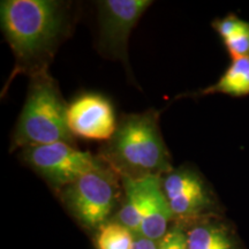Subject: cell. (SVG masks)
Returning <instances> with one entry per match:
<instances>
[{
	"instance_id": "cell-16",
	"label": "cell",
	"mask_w": 249,
	"mask_h": 249,
	"mask_svg": "<svg viewBox=\"0 0 249 249\" xmlns=\"http://www.w3.org/2000/svg\"><path fill=\"white\" fill-rule=\"evenodd\" d=\"M132 249H157V241L150 240L143 235H135Z\"/></svg>"
},
{
	"instance_id": "cell-7",
	"label": "cell",
	"mask_w": 249,
	"mask_h": 249,
	"mask_svg": "<svg viewBox=\"0 0 249 249\" xmlns=\"http://www.w3.org/2000/svg\"><path fill=\"white\" fill-rule=\"evenodd\" d=\"M68 129L73 136L92 141H110L118 128L111 102L97 93L80 96L68 105Z\"/></svg>"
},
{
	"instance_id": "cell-9",
	"label": "cell",
	"mask_w": 249,
	"mask_h": 249,
	"mask_svg": "<svg viewBox=\"0 0 249 249\" xmlns=\"http://www.w3.org/2000/svg\"><path fill=\"white\" fill-rule=\"evenodd\" d=\"M143 219L139 235L160 241L167 232L170 220L174 217L163 191V176H147Z\"/></svg>"
},
{
	"instance_id": "cell-1",
	"label": "cell",
	"mask_w": 249,
	"mask_h": 249,
	"mask_svg": "<svg viewBox=\"0 0 249 249\" xmlns=\"http://www.w3.org/2000/svg\"><path fill=\"white\" fill-rule=\"evenodd\" d=\"M0 22L15 58L7 85L18 74L29 77L49 71L62 39L70 33V5L57 0H5Z\"/></svg>"
},
{
	"instance_id": "cell-5",
	"label": "cell",
	"mask_w": 249,
	"mask_h": 249,
	"mask_svg": "<svg viewBox=\"0 0 249 249\" xmlns=\"http://www.w3.org/2000/svg\"><path fill=\"white\" fill-rule=\"evenodd\" d=\"M21 156L24 163L59 191L105 164L101 156L82 151L66 142L24 148Z\"/></svg>"
},
{
	"instance_id": "cell-11",
	"label": "cell",
	"mask_w": 249,
	"mask_h": 249,
	"mask_svg": "<svg viewBox=\"0 0 249 249\" xmlns=\"http://www.w3.org/2000/svg\"><path fill=\"white\" fill-rule=\"evenodd\" d=\"M202 93H226L235 97L249 95V57L233 60L216 85L208 87Z\"/></svg>"
},
{
	"instance_id": "cell-14",
	"label": "cell",
	"mask_w": 249,
	"mask_h": 249,
	"mask_svg": "<svg viewBox=\"0 0 249 249\" xmlns=\"http://www.w3.org/2000/svg\"><path fill=\"white\" fill-rule=\"evenodd\" d=\"M223 40L233 60L249 57V23L242 21L241 26Z\"/></svg>"
},
{
	"instance_id": "cell-3",
	"label": "cell",
	"mask_w": 249,
	"mask_h": 249,
	"mask_svg": "<svg viewBox=\"0 0 249 249\" xmlns=\"http://www.w3.org/2000/svg\"><path fill=\"white\" fill-rule=\"evenodd\" d=\"M68 105L49 71L30 77L29 90L12 139L11 151L57 142L73 144L67 124Z\"/></svg>"
},
{
	"instance_id": "cell-6",
	"label": "cell",
	"mask_w": 249,
	"mask_h": 249,
	"mask_svg": "<svg viewBox=\"0 0 249 249\" xmlns=\"http://www.w3.org/2000/svg\"><path fill=\"white\" fill-rule=\"evenodd\" d=\"M150 0H102L99 11L98 51L105 58L123 60L128 65V38L130 33L150 7Z\"/></svg>"
},
{
	"instance_id": "cell-15",
	"label": "cell",
	"mask_w": 249,
	"mask_h": 249,
	"mask_svg": "<svg viewBox=\"0 0 249 249\" xmlns=\"http://www.w3.org/2000/svg\"><path fill=\"white\" fill-rule=\"evenodd\" d=\"M157 249H188V238L179 225L167 230L165 235L157 242Z\"/></svg>"
},
{
	"instance_id": "cell-4",
	"label": "cell",
	"mask_w": 249,
	"mask_h": 249,
	"mask_svg": "<svg viewBox=\"0 0 249 249\" xmlns=\"http://www.w3.org/2000/svg\"><path fill=\"white\" fill-rule=\"evenodd\" d=\"M121 177L107 161L61 189V200L77 222L89 230L101 229L116 207Z\"/></svg>"
},
{
	"instance_id": "cell-8",
	"label": "cell",
	"mask_w": 249,
	"mask_h": 249,
	"mask_svg": "<svg viewBox=\"0 0 249 249\" xmlns=\"http://www.w3.org/2000/svg\"><path fill=\"white\" fill-rule=\"evenodd\" d=\"M163 191L173 216L180 219L198 216L211 204L203 179L188 167L173 169L163 176Z\"/></svg>"
},
{
	"instance_id": "cell-10",
	"label": "cell",
	"mask_w": 249,
	"mask_h": 249,
	"mask_svg": "<svg viewBox=\"0 0 249 249\" xmlns=\"http://www.w3.org/2000/svg\"><path fill=\"white\" fill-rule=\"evenodd\" d=\"M124 191V200L118 211V222L126 226L134 235H139L143 219L145 197L144 177L139 179L121 178Z\"/></svg>"
},
{
	"instance_id": "cell-2",
	"label": "cell",
	"mask_w": 249,
	"mask_h": 249,
	"mask_svg": "<svg viewBox=\"0 0 249 249\" xmlns=\"http://www.w3.org/2000/svg\"><path fill=\"white\" fill-rule=\"evenodd\" d=\"M101 157L121 178L165 176L173 170L154 110L124 117Z\"/></svg>"
},
{
	"instance_id": "cell-12",
	"label": "cell",
	"mask_w": 249,
	"mask_h": 249,
	"mask_svg": "<svg viewBox=\"0 0 249 249\" xmlns=\"http://www.w3.org/2000/svg\"><path fill=\"white\" fill-rule=\"evenodd\" d=\"M188 249H233L226 229L213 224H201L187 233Z\"/></svg>"
},
{
	"instance_id": "cell-13",
	"label": "cell",
	"mask_w": 249,
	"mask_h": 249,
	"mask_svg": "<svg viewBox=\"0 0 249 249\" xmlns=\"http://www.w3.org/2000/svg\"><path fill=\"white\" fill-rule=\"evenodd\" d=\"M135 235L119 222L107 223L98 230L97 249H132Z\"/></svg>"
}]
</instances>
